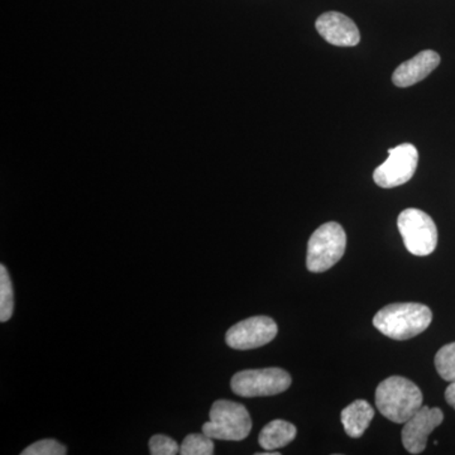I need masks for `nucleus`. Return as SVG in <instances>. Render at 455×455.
I'll return each instance as SVG.
<instances>
[{
  "mask_svg": "<svg viewBox=\"0 0 455 455\" xmlns=\"http://www.w3.org/2000/svg\"><path fill=\"white\" fill-rule=\"evenodd\" d=\"M347 235L343 227L335 221L317 228L307 243V266L314 274H322L337 265L344 256Z\"/></svg>",
  "mask_w": 455,
  "mask_h": 455,
  "instance_id": "obj_4",
  "label": "nucleus"
},
{
  "mask_svg": "<svg viewBox=\"0 0 455 455\" xmlns=\"http://www.w3.org/2000/svg\"><path fill=\"white\" fill-rule=\"evenodd\" d=\"M182 455H212L214 454V442L206 434H190L180 447Z\"/></svg>",
  "mask_w": 455,
  "mask_h": 455,
  "instance_id": "obj_15",
  "label": "nucleus"
},
{
  "mask_svg": "<svg viewBox=\"0 0 455 455\" xmlns=\"http://www.w3.org/2000/svg\"><path fill=\"white\" fill-rule=\"evenodd\" d=\"M374 418V410L366 400H355L341 411L340 420L349 438L363 435Z\"/></svg>",
  "mask_w": 455,
  "mask_h": 455,
  "instance_id": "obj_12",
  "label": "nucleus"
},
{
  "mask_svg": "<svg viewBox=\"0 0 455 455\" xmlns=\"http://www.w3.org/2000/svg\"><path fill=\"white\" fill-rule=\"evenodd\" d=\"M68 449L55 439H44L33 443L22 451V455H65Z\"/></svg>",
  "mask_w": 455,
  "mask_h": 455,
  "instance_id": "obj_17",
  "label": "nucleus"
},
{
  "mask_svg": "<svg viewBox=\"0 0 455 455\" xmlns=\"http://www.w3.org/2000/svg\"><path fill=\"white\" fill-rule=\"evenodd\" d=\"M445 400H447L448 405L455 410V382H451L448 386L447 391H445Z\"/></svg>",
  "mask_w": 455,
  "mask_h": 455,
  "instance_id": "obj_19",
  "label": "nucleus"
},
{
  "mask_svg": "<svg viewBox=\"0 0 455 455\" xmlns=\"http://www.w3.org/2000/svg\"><path fill=\"white\" fill-rule=\"evenodd\" d=\"M434 362L439 376L444 381L455 382V341L440 348Z\"/></svg>",
  "mask_w": 455,
  "mask_h": 455,
  "instance_id": "obj_16",
  "label": "nucleus"
},
{
  "mask_svg": "<svg viewBox=\"0 0 455 455\" xmlns=\"http://www.w3.org/2000/svg\"><path fill=\"white\" fill-rule=\"evenodd\" d=\"M439 64L438 52L431 50L421 51L409 61L403 62L398 66L392 75V82L398 88H409L429 76Z\"/></svg>",
  "mask_w": 455,
  "mask_h": 455,
  "instance_id": "obj_11",
  "label": "nucleus"
},
{
  "mask_svg": "<svg viewBox=\"0 0 455 455\" xmlns=\"http://www.w3.org/2000/svg\"><path fill=\"white\" fill-rule=\"evenodd\" d=\"M257 455H280L278 451H265V453H257Z\"/></svg>",
  "mask_w": 455,
  "mask_h": 455,
  "instance_id": "obj_20",
  "label": "nucleus"
},
{
  "mask_svg": "<svg viewBox=\"0 0 455 455\" xmlns=\"http://www.w3.org/2000/svg\"><path fill=\"white\" fill-rule=\"evenodd\" d=\"M149 453L152 455H175L180 453V447L176 440L158 434L149 439Z\"/></svg>",
  "mask_w": 455,
  "mask_h": 455,
  "instance_id": "obj_18",
  "label": "nucleus"
},
{
  "mask_svg": "<svg viewBox=\"0 0 455 455\" xmlns=\"http://www.w3.org/2000/svg\"><path fill=\"white\" fill-rule=\"evenodd\" d=\"M211 420L203 425V433L212 439L242 442L252 430V420L244 405L218 400L212 403Z\"/></svg>",
  "mask_w": 455,
  "mask_h": 455,
  "instance_id": "obj_3",
  "label": "nucleus"
},
{
  "mask_svg": "<svg viewBox=\"0 0 455 455\" xmlns=\"http://www.w3.org/2000/svg\"><path fill=\"white\" fill-rule=\"evenodd\" d=\"M316 31L326 42L334 46H357L361 33L355 23L339 12H326L316 20Z\"/></svg>",
  "mask_w": 455,
  "mask_h": 455,
  "instance_id": "obj_10",
  "label": "nucleus"
},
{
  "mask_svg": "<svg viewBox=\"0 0 455 455\" xmlns=\"http://www.w3.org/2000/svg\"><path fill=\"white\" fill-rule=\"evenodd\" d=\"M14 311V291L11 276L4 265H0V322L11 319Z\"/></svg>",
  "mask_w": 455,
  "mask_h": 455,
  "instance_id": "obj_14",
  "label": "nucleus"
},
{
  "mask_svg": "<svg viewBox=\"0 0 455 455\" xmlns=\"http://www.w3.org/2000/svg\"><path fill=\"white\" fill-rule=\"evenodd\" d=\"M419 152L411 143H403L388 149V158L373 172V180L379 188H392L406 184L418 169Z\"/></svg>",
  "mask_w": 455,
  "mask_h": 455,
  "instance_id": "obj_7",
  "label": "nucleus"
},
{
  "mask_svg": "<svg viewBox=\"0 0 455 455\" xmlns=\"http://www.w3.org/2000/svg\"><path fill=\"white\" fill-rule=\"evenodd\" d=\"M398 230L410 253L429 256L438 245V229L430 215L419 209H405L397 220Z\"/></svg>",
  "mask_w": 455,
  "mask_h": 455,
  "instance_id": "obj_5",
  "label": "nucleus"
},
{
  "mask_svg": "<svg viewBox=\"0 0 455 455\" xmlns=\"http://www.w3.org/2000/svg\"><path fill=\"white\" fill-rule=\"evenodd\" d=\"M444 421V414L439 407L423 406L403 425V444L410 454L423 453L427 438Z\"/></svg>",
  "mask_w": 455,
  "mask_h": 455,
  "instance_id": "obj_9",
  "label": "nucleus"
},
{
  "mask_svg": "<svg viewBox=\"0 0 455 455\" xmlns=\"http://www.w3.org/2000/svg\"><path fill=\"white\" fill-rule=\"evenodd\" d=\"M291 376L283 368L245 370L233 376L230 387L241 397L275 396L289 390Z\"/></svg>",
  "mask_w": 455,
  "mask_h": 455,
  "instance_id": "obj_6",
  "label": "nucleus"
},
{
  "mask_svg": "<svg viewBox=\"0 0 455 455\" xmlns=\"http://www.w3.org/2000/svg\"><path fill=\"white\" fill-rule=\"evenodd\" d=\"M295 425L284 420H274L259 433V443L265 451H277L289 445L296 438Z\"/></svg>",
  "mask_w": 455,
  "mask_h": 455,
  "instance_id": "obj_13",
  "label": "nucleus"
},
{
  "mask_svg": "<svg viewBox=\"0 0 455 455\" xmlns=\"http://www.w3.org/2000/svg\"><path fill=\"white\" fill-rule=\"evenodd\" d=\"M278 326L268 316H252L228 329L226 343L232 349L250 350L271 343L276 338Z\"/></svg>",
  "mask_w": 455,
  "mask_h": 455,
  "instance_id": "obj_8",
  "label": "nucleus"
},
{
  "mask_svg": "<svg viewBox=\"0 0 455 455\" xmlns=\"http://www.w3.org/2000/svg\"><path fill=\"white\" fill-rule=\"evenodd\" d=\"M433 322V313L427 305L400 302L383 307L373 317L377 331L395 340H407L424 333Z\"/></svg>",
  "mask_w": 455,
  "mask_h": 455,
  "instance_id": "obj_1",
  "label": "nucleus"
},
{
  "mask_svg": "<svg viewBox=\"0 0 455 455\" xmlns=\"http://www.w3.org/2000/svg\"><path fill=\"white\" fill-rule=\"evenodd\" d=\"M423 392L405 377L392 376L379 383L376 390V406L388 420L405 424L423 407Z\"/></svg>",
  "mask_w": 455,
  "mask_h": 455,
  "instance_id": "obj_2",
  "label": "nucleus"
}]
</instances>
